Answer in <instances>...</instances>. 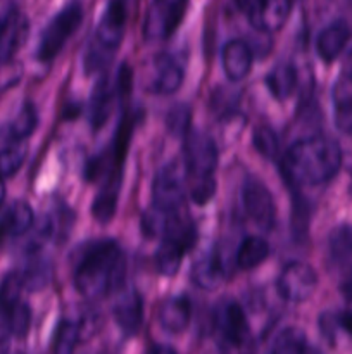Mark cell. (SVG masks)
<instances>
[{"instance_id":"1","label":"cell","mask_w":352,"mask_h":354,"mask_svg":"<svg viewBox=\"0 0 352 354\" xmlns=\"http://www.w3.org/2000/svg\"><path fill=\"white\" fill-rule=\"evenodd\" d=\"M126 263L117 242L104 239L78 249L75 259V287L85 299L99 301L119 289Z\"/></svg>"},{"instance_id":"2","label":"cell","mask_w":352,"mask_h":354,"mask_svg":"<svg viewBox=\"0 0 352 354\" xmlns=\"http://www.w3.org/2000/svg\"><path fill=\"white\" fill-rule=\"evenodd\" d=\"M342 149L330 137H307L289 147L282 161L285 178L292 185L313 187L326 183L340 171Z\"/></svg>"},{"instance_id":"3","label":"cell","mask_w":352,"mask_h":354,"mask_svg":"<svg viewBox=\"0 0 352 354\" xmlns=\"http://www.w3.org/2000/svg\"><path fill=\"white\" fill-rule=\"evenodd\" d=\"M83 21V7L79 2H71L59 10L41 33L40 45H38L37 57L40 61L48 62L57 57L59 52L66 45V41L75 35Z\"/></svg>"},{"instance_id":"4","label":"cell","mask_w":352,"mask_h":354,"mask_svg":"<svg viewBox=\"0 0 352 354\" xmlns=\"http://www.w3.org/2000/svg\"><path fill=\"white\" fill-rule=\"evenodd\" d=\"M185 173L188 183L214 180L217 168V147L209 135L190 131L185 137Z\"/></svg>"},{"instance_id":"5","label":"cell","mask_w":352,"mask_h":354,"mask_svg":"<svg viewBox=\"0 0 352 354\" xmlns=\"http://www.w3.org/2000/svg\"><path fill=\"white\" fill-rule=\"evenodd\" d=\"M185 199V176H183L182 168L171 162L155 175L154 183H152V207L166 211V213H176V211H182Z\"/></svg>"},{"instance_id":"6","label":"cell","mask_w":352,"mask_h":354,"mask_svg":"<svg viewBox=\"0 0 352 354\" xmlns=\"http://www.w3.org/2000/svg\"><path fill=\"white\" fill-rule=\"evenodd\" d=\"M252 26L262 33L282 30L292 10V0H235Z\"/></svg>"},{"instance_id":"7","label":"cell","mask_w":352,"mask_h":354,"mask_svg":"<svg viewBox=\"0 0 352 354\" xmlns=\"http://www.w3.org/2000/svg\"><path fill=\"white\" fill-rule=\"evenodd\" d=\"M280 296L290 303H304L314 294L317 287V275L307 263L292 261L283 266L276 280Z\"/></svg>"},{"instance_id":"8","label":"cell","mask_w":352,"mask_h":354,"mask_svg":"<svg viewBox=\"0 0 352 354\" xmlns=\"http://www.w3.org/2000/svg\"><path fill=\"white\" fill-rule=\"evenodd\" d=\"M128 7L126 0H109L102 17L99 21V26L95 31V41L93 47L100 48L102 52L109 54L110 57L117 47L121 45L124 37V28H126Z\"/></svg>"},{"instance_id":"9","label":"cell","mask_w":352,"mask_h":354,"mask_svg":"<svg viewBox=\"0 0 352 354\" xmlns=\"http://www.w3.org/2000/svg\"><path fill=\"white\" fill-rule=\"evenodd\" d=\"M185 9L186 0H155L145 19V37L148 40L169 37L182 23Z\"/></svg>"},{"instance_id":"10","label":"cell","mask_w":352,"mask_h":354,"mask_svg":"<svg viewBox=\"0 0 352 354\" xmlns=\"http://www.w3.org/2000/svg\"><path fill=\"white\" fill-rule=\"evenodd\" d=\"M242 201L247 216L264 230L275 225V201L268 187L257 178H247L242 187Z\"/></svg>"},{"instance_id":"11","label":"cell","mask_w":352,"mask_h":354,"mask_svg":"<svg viewBox=\"0 0 352 354\" xmlns=\"http://www.w3.org/2000/svg\"><path fill=\"white\" fill-rule=\"evenodd\" d=\"M214 324H216L217 334L228 346L240 348L247 342L248 324L244 310L237 301L221 303L214 315Z\"/></svg>"},{"instance_id":"12","label":"cell","mask_w":352,"mask_h":354,"mask_svg":"<svg viewBox=\"0 0 352 354\" xmlns=\"http://www.w3.org/2000/svg\"><path fill=\"white\" fill-rule=\"evenodd\" d=\"M30 30L28 17L21 10L10 9L0 17V64H7L24 44Z\"/></svg>"},{"instance_id":"13","label":"cell","mask_w":352,"mask_h":354,"mask_svg":"<svg viewBox=\"0 0 352 354\" xmlns=\"http://www.w3.org/2000/svg\"><path fill=\"white\" fill-rule=\"evenodd\" d=\"M190 279L197 287L204 290H214L228 280V268L223 254L217 249H211L199 256L190 270Z\"/></svg>"},{"instance_id":"14","label":"cell","mask_w":352,"mask_h":354,"mask_svg":"<svg viewBox=\"0 0 352 354\" xmlns=\"http://www.w3.org/2000/svg\"><path fill=\"white\" fill-rule=\"evenodd\" d=\"M114 320L126 337L138 334L144 324V301L135 289L126 290L117 297L114 304Z\"/></svg>"},{"instance_id":"15","label":"cell","mask_w":352,"mask_h":354,"mask_svg":"<svg viewBox=\"0 0 352 354\" xmlns=\"http://www.w3.org/2000/svg\"><path fill=\"white\" fill-rule=\"evenodd\" d=\"M119 95H126L128 92H124L121 88L119 82L116 83V86H113L109 76L104 75L102 78L97 82L95 88L92 92V100H90V123H92L93 130H99L104 127L107 120L110 116V111H113L114 99Z\"/></svg>"},{"instance_id":"16","label":"cell","mask_w":352,"mask_h":354,"mask_svg":"<svg viewBox=\"0 0 352 354\" xmlns=\"http://www.w3.org/2000/svg\"><path fill=\"white\" fill-rule=\"evenodd\" d=\"M33 227V209L26 203H14L0 216V248L21 237Z\"/></svg>"},{"instance_id":"17","label":"cell","mask_w":352,"mask_h":354,"mask_svg":"<svg viewBox=\"0 0 352 354\" xmlns=\"http://www.w3.org/2000/svg\"><path fill=\"white\" fill-rule=\"evenodd\" d=\"M352 38V28L349 26V23L338 19L333 21L331 24H328L323 31L320 33L316 40V48L317 54L323 61L331 62L342 54V50L345 48V45L349 44V40Z\"/></svg>"},{"instance_id":"18","label":"cell","mask_w":352,"mask_h":354,"mask_svg":"<svg viewBox=\"0 0 352 354\" xmlns=\"http://www.w3.org/2000/svg\"><path fill=\"white\" fill-rule=\"evenodd\" d=\"M252 50L244 40H230L223 47V69L228 80L242 82L251 73L252 68Z\"/></svg>"},{"instance_id":"19","label":"cell","mask_w":352,"mask_h":354,"mask_svg":"<svg viewBox=\"0 0 352 354\" xmlns=\"http://www.w3.org/2000/svg\"><path fill=\"white\" fill-rule=\"evenodd\" d=\"M192 320V301L186 296H173L159 308V324L171 334H179Z\"/></svg>"},{"instance_id":"20","label":"cell","mask_w":352,"mask_h":354,"mask_svg":"<svg viewBox=\"0 0 352 354\" xmlns=\"http://www.w3.org/2000/svg\"><path fill=\"white\" fill-rule=\"evenodd\" d=\"M183 83V68L175 57L161 54L155 59V76L152 82V90L162 95L175 93Z\"/></svg>"},{"instance_id":"21","label":"cell","mask_w":352,"mask_h":354,"mask_svg":"<svg viewBox=\"0 0 352 354\" xmlns=\"http://www.w3.org/2000/svg\"><path fill=\"white\" fill-rule=\"evenodd\" d=\"M335 124L345 135H352V82L342 78L333 92Z\"/></svg>"},{"instance_id":"22","label":"cell","mask_w":352,"mask_h":354,"mask_svg":"<svg viewBox=\"0 0 352 354\" xmlns=\"http://www.w3.org/2000/svg\"><path fill=\"white\" fill-rule=\"evenodd\" d=\"M297 83H299V75L292 64L276 66L266 78L269 92L278 100H286L292 97L297 90Z\"/></svg>"},{"instance_id":"23","label":"cell","mask_w":352,"mask_h":354,"mask_svg":"<svg viewBox=\"0 0 352 354\" xmlns=\"http://www.w3.org/2000/svg\"><path fill=\"white\" fill-rule=\"evenodd\" d=\"M269 256V244L262 237L251 235L242 241L237 251V263L240 268L252 270L264 263Z\"/></svg>"},{"instance_id":"24","label":"cell","mask_w":352,"mask_h":354,"mask_svg":"<svg viewBox=\"0 0 352 354\" xmlns=\"http://www.w3.org/2000/svg\"><path fill=\"white\" fill-rule=\"evenodd\" d=\"M81 339V330L76 322H61L52 342V354H75Z\"/></svg>"},{"instance_id":"25","label":"cell","mask_w":352,"mask_h":354,"mask_svg":"<svg viewBox=\"0 0 352 354\" xmlns=\"http://www.w3.org/2000/svg\"><path fill=\"white\" fill-rule=\"evenodd\" d=\"M271 354H307L306 335L295 327H286L273 341Z\"/></svg>"},{"instance_id":"26","label":"cell","mask_w":352,"mask_h":354,"mask_svg":"<svg viewBox=\"0 0 352 354\" xmlns=\"http://www.w3.org/2000/svg\"><path fill=\"white\" fill-rule=\"evenodd\" d=\"M119 189L121 187H114L113 189V185H106L97 194L95 201L92 204V214L100 223H109L114 214H116Z\"/></svg>"},{"instance_id":"27","label":"cell","mask_w":352,"mask_h":354,"mask_svg":"<svg viewBox=\"0 0 352 354\" xmlns=\"http://www.w3.org/2000/svg\"><path fill=\"white\" fill-rule=\"evenodd\" d=\"M328 251L335 261H347L352 258V225H338L331 230Z\"/></svg>"},{"instance_id":"28","label":"cell","mask_w":352,"mask_h":354,"mask_svg":"<svg viewBox=\"0 0 352 354\" xmlns=\"http://www.w3.org/2000/svg\"><path fill=\"white\" fill-rule=\"evenodd\" d=\"M28 147L24 142H14V144L7 145L6 149L0 151V180L10 178L16 175L17 169L23 166L24 159H26Z\"/></svg>"},{"instance_id":"29","label":"cell","mask_w":352,"mask_h":354,"mask_svg":"<svg viewBox=\"0 0 352 354\" xmlns=\"http://www.w3.org/2000/svg\"><path fill=\"white\" fill-rule=\"evenodd\" d=\"M24 287V279L19 272H10L3 277L0 282V313L21 303V292Z\"/></svg>"},{"instance_id":"30","label":"cell","mask_w":352,"mask_h":354,"mask_svg":"<svg viewBox=\"0 0 352 354\" xmlns=\"http://www.w3.org/2000/svg\"><path fill=\"white\" fill-rule=\"evenodd\" d=\"M37 124H38L37 109H35L33 104L28 102L21 107L17 116L14 118V121L10 123L9 133L14 142H23L24 138H28L31 133H33Z\"/></svg>"},{"instance_id":"31","label":"cell","mask_w":352,"mask_h":354,"mask_svg":"<svg viewBox=\"0 0 352 354\" xmlns=\"http://www.w3.org/2000/svg\"><path fill=\"white\" fill-rule=\"evenodd\" d=\"M0 315H2L7 330L10 334L16 335V337H24L28 334L31 325V310L26 303L21 301L19 304H16L14 308H10V310L3 311Z\"/></svg>"},{"instance_id":"32","label":"cell","mask_w":352,"mask_h":354,"mask_svg":"<svg viewBox=\"0 0 352 354\" xmlns=\"http://www.w3.org/2000/svg\"><path fill=\"white\" fill-rule=\"evenodd\" d=\"M190 123H192V109L186 104L171 107L166 118V127L175 137H186L190 133Z\"/></svg>"},{"instance_id":"33","label":"cell","mask_w":352,"mask_h":354,"mask_svg":"<svg viewBox=\"0 0 352 354\" xmlns=\"http://www.w3.org/2000/svg\"><path fill=\"white\" fill-rule=\"evenodd\" d=\"M252 142H254L255 151L259 152L264 158L273 159L276 154H278V137L273 131V128L269 127H257L254 130V137H252Z\"/></svg>"},{"instance_id":"34","label":"cell","mask_w":352,"mask_h":354,"mask_svg":"<svg viewBox=\"0 0 352 354\" xmlns=\"http://www.w3.org/2000/svg\"><path fill=\"white\" fill-rule=\"evenodd\" d=\"M335 322H337V328H342L345 334H349L352 337V310L335 315Z\"/></svg>"},{"instance_id":"35","label":"cell","mask_w":352,"mask_h":354,"mask_svg":"<svg viewBox=\"0 0 352 354\" xmlns=\"http://www.w3.org/2000/svg\"><path fill=\"white\" fill-rule=\"evenodd\" d=\"M340 292L344 294L345 299L352 301V266L344 273L340 280Z\"/></svg>"},{"instance_id":"36","label":"cell","mask_w":352,"mask_h":354,"mask_svg":"<svg viewBox=\"0 0 352 354\" xmlns=\"http://www.w3.org/2000/svg\"><path fill=\"white\" fill-rule=\"evenodd\" d=\"M344 78L351 80L352 82V50L349 52L347 57L344 61Z\"/></svg>"},{"instance_id":"37","label":"cell","mask_w":352,"mask_h":354,"mask_svg":"<svg viewBox=\"0 0 352 354\" xmlns=\"http://www.w3.org/2000/svg\"><path fill=\"white\" fill-rule=\"evenodd\" d=\"M150 354H176V351L173 348H169V346H155Z\"/></svg>"},{"instance_id":"38","label":"cell","mask_w":352,"mask_h":354,"mask_svg":"<svg viewBox=\"0 0 352 354\" xmlns=\"http://www.w3.org/2000/svg\"><path fill=\"white\" fill-rule=\"evenodd\" d=\"M3 197H6V187H3V182L0 180V204H2Z\"/></svg>"},{"instance_id":"39","label":"cell","mask_w":352,"mask_h":354,"mask_svg":"<svg viewBox=\"0 0 352 354\" xmlns=\"http://www.w3.org/2000/svg\"><path fill=\"white\" fill-rule=\"evenodd\" d=\"M344 3L349 7V9H352V0H344Z\"/></svg>"},{"instance_id":"40","label":"cell","mask_w":352,"mask_h":354,"mask_svg":"<svg viewBox=\"0 0 352 354\" xmlns=\"http://www.w3.org/2000/svg\"><path fill=\"white\" fill-rule=\"evenodd\" d=\"M349 192H351V196H352V182H351V185H349Z\"/></svg>"},{"instance_id":"41","label":"cell","mask_w":352,"mask_h":354,"mask_svg":"<svg viewBox=\"0 0 352 354\" xmlns=\"http://www.w3.org/2000/svg\"><path fill=\"white\" fill-rule=\"evenodd\" d=\"M102 354H109V353H102Z\"/></svg>"},{"instance_id":"42","label":"cell","mask_w":352,"mask_h":354,"mask_svg":"<svg viewBox=\"0 0 352 354\" xmlns=\"http://www.w3.org/2000/svg\"><path fill=\"white\" fill-rule=\"evenodd\" d=\"M16 354H23V353H16Z\"/></svg>"}]
</instances>
